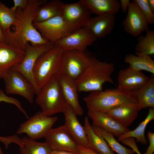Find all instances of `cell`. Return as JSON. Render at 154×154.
Wrapping results in <instances>:
<instances>
[{
  "mask_svg": "<svg viewBox=\"0 0 154 154\" xmlns=\"http://www.w3.org/2000/svg\"><path fill=\"white\" fill-rule=\"evenodd\" d=\"M64 3L59 0L48 1L39 8L33 23H38L60 15Z\"/></svg>",
  "mask_w": 154,
  "mask_h": 154,
  "instance_id": "484cf974",
  "label": "cell"
},
{
  "mask_svg": "<svg viewBox=\"0 0 154 154\" xmlns=\"http://www.w3.org/2000/svg\"><path fill=\"white\" fill-rule=\"evenodd\" d=\"M78 148L79 154H99L89 148L80 144H78Z\"/></svg>",
  "mask_w": 154,
  "mask_h": 154,
  "instance_id": "74e56055",
  "label": "cell"
},
{
  "mask_svg": "<svg viewBox=\"0 0 154 154\" xmlns=\"http://www.w3.org/2000/svg\"><path fill=\"white\" fill-rule=\"evenodd\" d=\"M91 13L100 16L105 14L114 15L121 9L117 0H82Z\"/></svg>",
  "mask_w": 154,
  "mask_h": 154,
  "instance_id": "603a6c76",
  "label": "cell"
},
{
  "mask_svg": "<svg viewBox=\"0 0 154 154\" xmlns=\"http://www.w3.org/2000/svg\"><path fill=\"white\" fill-rule=\"evenodd\" d=\"M0 154H4L1 148L0 147Z\"/></svg>",
  "mask_w": 154,
  "mask_h": 154,
  "instance_id": "7bdbcfd3",
  "label": "cell"
},
{
  "mask_svg": "<svg viewBox=\"0 0 154 154\" xmlns=\"http://www.w3.org/2000/svg\"><path fill=\"white\" fill-rule=\"evenodd\" d=\"M58 119L57 116H47L39 111L21 123L17 133H26L28 137L35 140L44 138Z\"/></svg>",
  "mask_w": 154,
  "mask_h": 154,
  "instance_id": "52a82bcc",
  "label": "cell"
},
{
  "mask_svg": "<svg viewBox=\"0 0 154 154\" xmlns=\"http://www.w3.org/2000/svg\"><path fill=\"white\" fill-rule=\"evenodd\" d=\"M58 78L66 102L77 116H82L84 111L79 101L78 92L75 81L62 74L58 75Z\"/></svg>",
  "mask_w": 154,
  "mask_h": 154,
  "instance_id": "d6986e66",
  "label": "cell"
},
{
  "mask_svg": "<svg viewBox=\"0 0 154 154\" xmlns=\"http://www.w3.org/2000/svg\"><path fill=\"white\" fill-rule=\"evenodd\" d=\"M135 47L136 52L150 56L154 54V31L148 30L145 36H139Z\"/></svg>",
  "mask_w": 154,
  "mask_h": 154,
  "instance_id": "f546056e",
  "label": "cell"
},
{
  "mask_svg": "<svg viewBox=\"0 0 154 154\" xmlns=\"http://www.w3.org/2000/svg\"><path fill=\"white\" fill-rule=\"evenodd\" d=\"M154 119V108H150L145 119L142 121L135 129L130 130L118 137L117 140H120L128 137H133L136 139L137 142L143 145H146L147 141L145 135V129L147 125Z\"/></svg>",
  "mask_w": 154,
  "mask_h": 154,
  "instance_id": "4316f807",
  "label": "cell"
},
{
  "mask_svg": "<svg viewBox=\"0 0 154 154\" xmlns=\"http://www.w3.org/2000/svg\"><path fill=\"white\" fill-rule=\"evenodd\" d=\"M114 64L93 57L87 68L76 80L78 93L102 90L105 82L114 84L112 75Z\"/></svg>",
  "mask_w": 154,
  "mask_h": 154,
  "instance_id": "7a4b0ae2",
  "label": "cell"
},
{
  "mask_svg": "<svg viewBox=\"0 0 154 154\" xmlns=\"http://www.w3.org/2000/svg\"><path fill=\"white\" fill-rule=\"evenodd\" d=\"M85 51L64 50L58 75L64 74L76 80L88 66L93 58Z\"/></svg>",
  "mask_w": 154,
  "mask_h": 154,
  "instance_id": "8992f818",
  "label": "cell"
},
{
  "mask_svg": "<svg viewBox=\"0 0 154 154\" xmlns=\"http://www.w3.org/2000/svg\"><path fill=\"white\" fill-rule=\"evenodd\" d=\"M13 1L14 5L11 8L13 11L16 12L17 8L25 9L29 4V0H13Z\"/></svg>",
  "mask_w": 154,
  "mask_h": 154,
  "instance_id": "d590c367",
  "label": "cell"
},
{
  "mask_svg": "<svg viewBox=\"0 0 154 154\" xmlns=\"http://www.w3.org/2000/svg\"><path fill=\"white\" fill-rule=\"evenodd\" d=\"M127 12L122 25L127 33L137 37L149 30V24L134 0L130 2Z\"/></svg>",
  "mask_w": 154,
  "mask_h": 154,
  "instance_id": "5bb4252c",
  "label": "cell"
},
{
  "mask_svg": "<svg viewBox=\"0 0 154 154\" xmlns=\"http://www.w3.org/2000/svg\"><path fill=\"white\" fill-rule=\"evenodd\" d=\"M0 41L4 42V38L3 30L0 26Z\"/></svg>",
  "mask_w": 154,
  "mask_h": 154,
  "instance_id": "b9f144b4",
  "label": "cell"
},
{
  "mask_svg": "<svg viewBox=\"0 0 154 154\" xmlns=\"http://www.w3.org/2000/svg\"><path fill=\"white\" fill-rule=\"evenodd\" d=\"M55 45L54 43L52 42L37 46L27 43L23 58L21 62L13 67L22 74L32 84L35 89L36 95L38 94V91L35 82L33 74V69L35 64L38 58L41 55Z\"/></svg>",
  "mask_w": 154,
  "mask_h": 154,
  "instance_id": "9c48e42d",
  "label": "cell"
},
{
  "mask_svg": "<svg viewBox=\"0 0 154 154\" xmlns=\"http://www.w3.org/2000/svg\"><path fill=\"white\" fill-rule=\"evenodd\" d=\"M16 20V12L0 1V26L3 31L9 29Z\"/></svg>",
  "mask_w": 154,
  "mask_h": 154,
  "instance_id": "4dcf8cb0",
  "label": "cell"
},
{
  "mask_svg": "<svg viewBox=\"0 0 154 154\" xmlns=\"http://www.w3.org/2000/svg\"><path fill=\"white\" fill-rule=\"evenodd\" d=\"M35 101L44 115L49 116L62 113L66 104L58 75L53 76L42 87Z\"/></svg>",
  "mask_w": 154,
  "mask_h": 154,
  "instance_id": "277c9868",
  "label": "cell"
},
{
  "mask_svg": "<svg viewBox=\"0 0 154 154\" xmlns=\"http://www.w3.org/2000/svg\"><path fill=\"white\" fill-rule=\"evenodd\" d=\"M62 113L65 118L64 125L67 130L78 144L89 148L88 143L84 128L78 120L77 115L66 102Z\"/></svg>",
  "mask_w": 154,
  "mask_h": 154,
  "instance_id": "e0dca14e",
  "label": "cell"
},
{
  "mask_svg": "<svg viewBox=\"0 0 154 154\" xmlns=\"http://www.w3.org/2000/svg\"><path fill=\"white\" fill-rule=\"evenodd\" d=\"M136 55L126 54L124 62L128 64L131 68L138 71L145 70L154 74V61L150 56L141 53L135 52Z\"/></svg>",
  "mask_w": 154,
  "mask_h": 154,
  "instance_id": "d4e9b609",
  "label": "cell"
},
{
  "mask_svg": "<svg viewBox=\"0 0 154 154\" xmlns=\"http://www.w3.org/2000/svg\"><path fill=\"white\" fill-rule=\"evenodd\" d=\"M130 2L129 0H121L120 1L121 9L123 13H125L127 12Z\"/></svg>",
  "mask_w": 154,
  "mask_h": 154,
  "instance_id": "f35d334b",
  "label": "cell"
},
{
  "mask_svg": "<svg viewBox=\"0 0 154 154\" xmlns=\"http://www.w3.org/2000/svg\"><path fill=\"white\" fill-rule=\"evenodd\" d=\"M132 92L137 99L139 111L147 107L154 108V74L141 87Z\"/></svg>",
  "mask_w": 154,
  "mask_h": 154,
  "instance_id": "cb8c5ba5",
  "label": "cell"
},
{
  "mask_svg": "<svg viewBox=\"0 0 154 154\" xmlns=\"http://www.w3.org/2000/svg\"><path fill=\"white\" fill-rule=\"evenodd\" d=\"M141 10L148 24L154 23V13L149 8L147 0H134Z\"/></svg>",
  "mask_w": 154,
  "mask_h": 154,
  "instance_id": "1f68e13d",
  "label": "cell"
},
{
  "mask_svg": "<svg viewBox=\"0 0 154 154\" xmlns=\"http://www.w3.org/2000/svg\"><path fill=\"white\" fill-rule=\"evenodd\" d=\"M115 22V15L107 14L91 17L84 27L97 39L109 34L114 29Z\"/></svg>",
  "mask_w": 154,
  "mask_h": 154,
  "instance_id": "ffe728a7",
  "label": "cell"
},
{
  "mask_svg": "<svg viewBox=\"0 0 154 154\" xmlns=\"http://www.w3.org/2000/svg\"><path fill=\"white\" fill-rule=\"evenodd\" d=\"M64 51L62 48L55 45L36 61L33 74L38 94L42 87L53 76L58 75Z\"/></svg>",
  "mask_w": 154,
  "mask_h": 154,
  "instance_id": "5b68a950",
  "label": "cell"
},
{
  "mask_svg": "<svg viewBox=\"0 0 154 154\" xmlns=\"http://www.w3.org/2000/svg\"><path fill=\"white\" fill-rule=\"evenodd\" d=\"M0 141L4 144L6 149L8 148L9 145L11 143H15L19 147H22L24 144L22 139L19 138L16 135L7 137L0 136Z\"/></svg>",
  "mask_w": 154,
  "mask_h": 154,
  "instance_id": "836d02e7",
  "label": "cell"
},
{
  "mask_svg": "<svg viewBox=\"0 0 154 154\" xmlns=\"http://www.w3.org/2000/svg\"><path fill=\"white\" fill-rule=\"evenodd\" d=\"M137 104L130 103L113 108L106 113L124 127H128L137 117Z\"/></svg>",
  "mask_w": 154,
  "mask_h": 154,
  "instance_id": "44dd1931",
  "label": "cell"
},
{
  "mask_svg": "<svg viewBox=\"0 0 154 154\" xmlns=\"http://www.w3.org/2000/svg\"><path fill=\"white\" fill-rule=\"evenodd\" d=\"M88 117L92 119V125L100 127L119 137L130 129L120 124L106 113L88 110Z\"/></svg>",
  "mask_w": 154,
  "mask_h": 154,
  "instance_id": "ac0fdd59",
  "label": "cell"
},
{
  "mask_svg": "<svg viewBox=\"0 0 154 154\" xmlns=\"http://www.w3.org/2000/svg\"><path fill=\"white\" fill-rule=\"evenodd\" d=\"M83 100L88 110L107 113L112 109L127 104H138L132 92L118 89L90 92Z\"/></svg>",
  "mask_w": 154,
  "mask_h": 154,
  "instance_id": "3957f363",
  "label": "cell"
},
{
  "mask_svg": "<svg viewBox=\"0 0 154 154\" xmlns=\"http://www.w3.org/2000/svg\"><path fill=\"white\" fill-rule=\"evenodd\" d=\"M91 126L95 133L106 140L113 151L118 154H134L135 153L132 149H128L119 143L112 133L100 127L92 125Z\"/></svg>",
  "mask_w": 154,
  "mask_h": 154,
  "instance_id": "83f0119b",
  "label": "cell"
},
{
  "mask_svg": "<svg viewBox=\"0 0 154 154\" xmlns=\"http://www.w3.org/2000/svg\"><path fill=\"white\" fill-rule=\"evenodd\" d=\"M149 6L151 11L154 13V0H147Z\"/></svg>",
  "mask_w": 154,
  "mask_h": 154,
  "instance_id": "60d3db41",
  "label": "cell"
},
{
  "mask_svg": "<svg viewBox=\"0 0 154 154\" xmlns=\"http://www.w3.org/2000/svg\"><path fill=\"white\" fill-rule=\"evenodd\" d=\"M47 0H29L27 8L23 10L17 8L16 20L10 28L3 31L4 42L25 51L27 43L39 46L49 42L44 39L33 25L34 21L39 7Z\"/></svg>",
  "mask_w": 154,
  "mask_h": 154,
  "instance_id": "6da1fadb",
  "label": "cell"
},
{
  "mask_svg": "<svg viewBox=\"0 0 154 154\" xmlns=\"http://www.w3.org/2000/svg\"><path fill=\"white\" fill-rule=\"evenodd\" d=\"M147 137L149 142V145L146 152L143 154H153L154 151V133L148 131Z\"/></svg>",
  "mask_w": 154,
  "mask_h": 154,
  "instance_id": "8d00e7d4",
  "label": "cell"
},
{
  "mask_svg": "<svg viewBox=\"0 0 154 154\" xmlns=\"http://www.w3.org/2000/svg\"><path fill=\"white\" fill-rule=\"evenodd\" d=\"M25 54V51L0 41V78L21 62Z\"/></svg>",
  "mask_w": 154,
  "mask_h": 154,
  "instance_id": "9a60e30c",
  "label": "cell"
},
{
  "mask_svg": "<svg viewBox=\"0 0 154 154\" xmlns=\"http://www.w3.org/2000/svg\"><path fill=\"white\" fill-rule=\"evenodd\" d=\"M96 40L85 27L78 29L54 43L64 50L85 51Z\"/></svg>",
  "mask_w": 154,
  "mask_h": 154,
  "instance_id": "4fadbf2b",
  "label": "cell"
},
{
  "mask_svg": "<svg viewBox=\"0 0 154 154\" xmlns=\"http://www.w3.org/2000/svg\"><path fill=\"white\" fill-rule=\"evenodd\" d=\"M49 154H79L78 153L64 151L52 150Z\"/></svg>",
  "mask_w": 154,
  "mask_h": 154,
  "instance_id": "ab89813d",
  "label": "cell"
},
{
  "mask_svg": "<svg viewBox=\"0 0 154 154\" xmlns=\"http://www.w3.org/2000/svg\"><path fill=\"white\" fill-rule=\"evenodd\" d=\"M52 150L78 153V144L64 125L52 128L44 137Z\"/></svg>",
  "mask_w": 154,
  "mask_h": 154,
  "instance_id": "7c38bea8",
  "label": "cell"
},
{
  "mask_svg": "<svg viewBox=\"0 0 154 154\" xmlns=\"http://www.w3.org/2000/svg\"><path fill=\"white\" fill-rule=\"evenodd\" d=\"M149 78L142 72L129 67L120 70L117 77V88L132 92L143 86Z\"/></svg>",
  "mask_w": 154,
  "mask_h": 154,
  "instance_id": "2e32d148",
  "label": "cell"
},
{
  "mask_svg": "<svg viewBox=\"0 0 154 154\" xmlns=\"http://www.w3.org/2000/svg\"><path fill=\"white\" fill-rule=\"evenodd\" d=\"M33 24L44 39L54 43L74 32L60 15L41 22L33 23Z\"/></svg>",
  "mask_w": 154,
  "mask_h": 154,
  "instance_id": "8fae6325",
  "label": "cell"
},
{
  "mask_svg": "<svg viewBox=\"0 0 154 154\" xmlns=\"http://www.w3.org/2000/svg\"><path fill=\"white\" fill-rule=\"evenodd\" d=\"M92 13L87 6L80 0L74 3H64L60 16L73 31L87 24Z\"/></svg>",
  "mask_w": 154,
  "mask_h": 154,
  "instance_id": "30bf717a",
  "label": "cell"
},
{
  "mask_svg": "<svg viewBox=\"0 0 154 154\" xmlns=\"http://www.w3.org/2000/svg\"><path fill=\"white\" fill-rule=\"evenodd\" d=\"M21 139L24 144L19 147L20 154H49L52 151L45 142H38L27 137Z\"/></svg>",
  "mask_w": 154,
  "mask_h": 154,
  "instance_id": "f1b7e54d",
  "label": "cell"
},
{
  "mask_svg": "<svg viewBox=\"0 0 154 154\" xmlns=\"http://www.w3.org/2000/svg\"><path fill=\"white\" fill-rule=\"evenodd\" d=\"M3 78L7 94H17L23 96L29 103L34 102L35 89L29 81L14 68L9 69Z\"/></svg>",
  "mask_w": 154,
  "mask_h": 154,
  "instance_id": "ba28073f",
  "label": "cell"
},
{
  "mask_svg": "<svg viewBox=\"0 0 154 154\" xmlns=\"http://www.w3.org/2000/svg\"><path fill=\"white\" fill-rule=\"evenodd\" d=\"M119 141L130 147L137 154H141L138 148L135 138H126L121 139Z\"/></svg>",
  "mask_w": 154,
  "mask_h": 154,
  "instance_id": "e575fe53",
  "label": "cell"
},
{
  "mask_svg": "<svg viewBox=\"0 0 154 154\" xmlns=\"http://www.w3.org/2000/svg\"><path fill=\"white\" fill-rule=\"evenodd\" d=\"M83 127L87 137L89 148L99 154H115L106 140L95 133L87 116L84 118Z\"/></svg>",
  "mask_w": 154,
  "mask_h": 154,
  "instance_id": "7402d4cb",
  "label": "cell"
},
{
  "mask_svg": "<svg viewBox=\"0 0 154 154\" xmlns=\"http://www.w3.org/2000/svg\"><path fill=\"white\" fill-rule=\"evenodd\" d=\"M2 102L15 105L25 116H27L26 112L22 107L20 101L15 98L7 96L4 92L0 88V103Z\"/></svg>",
  "mask_w": 154,
  "mask_h": 154,
  "instance_id": "d6a6232c",
  "label": "cell"
}]
</instances>
